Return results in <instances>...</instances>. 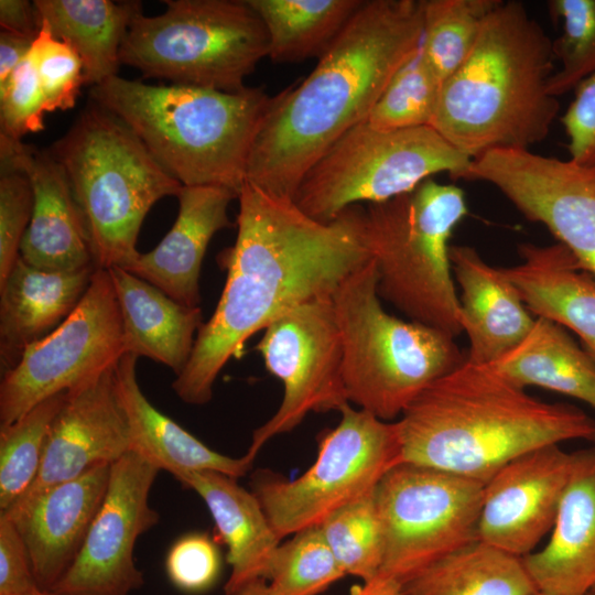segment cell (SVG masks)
<instances>
[{"label": "cell", "instance_id": "obj_1", "mask_svg": "<svg viewBox=\"0 0 595 595\" xmlns=\"http://www.w3.org/2000/svg\"><path fill=\"white\" fill-rule=\"evenodd\" d=\"M237 237L220 253L227 278L218 304L199 328L192 355L172 389L185 403L206 404L230 358L275 318L307 301L331 296L371 258L366 208L354 205L328 223L293 199L245 183L238 197Z\"/></svg>", "mask_w": 595, "mask_h": 595}, {"label": "cell", "instance_id": "obj_2", "mask_svg": "<svg viewBox=\"0 0 595 595\" xmlns=\"http://www.w3.org/2000/svg\"><path fill=\"white\" fill-rule=\"evenodd\" d=\"M422 37V0H365L315 68L272 96L250 150L246 183L294 201L307 170L367 120Z\"/></svg>", "mask_w": 595, "mask_h": 595}, {"label": "cell", "instance_id": "obj_3", "mask_svg": "<svg viewBox=\"0 0 595 595\" xmlns=\"http://www.w3.org/2000/svg\"><path fill=\"white\" fill-rule=\"evenodd\" d=\"M396 422L402 463L484 484L540 447L595 442V420L583 410L539 400L466 358L426 387Z\"/></svg>", "mask_w": 595, "mask_h": 595}, {"label": "cell", "instance_id": "obj_4", "mask_svg": "<svg viewBox=\"0 0 595 595\" xmlns=\"http://www.w3.org/2000/svg\"><path fill=\"white\" fill-rule=\"evenodd\" d=\"M552 40L521 1L498 4L462 66L442 85L431 127L475 159L495 149H530L559 113L549 93Z\"/></svg>", "mask_w": 595, "mask_h": 595}, {"label": "cell", "instance_id": "obj_5", "mask_svg": "<svg viewBox=\"0 0 595 595\" xmlns=\"http://www.w3.org/2000/svg\"><path fill=\"white\" fill-rule=\"evenodd\" d=\"M184 186L215 185L239 194L250 150L271 98L260 87L229 93L119 75L90 89Z\"/></svg>", "mask_w": 595, "mask_h": 595}, {"label": "cell", "instance_id": "obj_6", "mask_svg": "<svg viewBox=\"0 0 595 595\" xmlns=\"http://www.w3.org/2000/svg\"><path fill=\"white\" fill-rule=\"evenodd\" d=\"M63 169L99 269L126 267L151 207L182 184L117 116L93 102L50 149Z\"/></svg>", "mask_w": 595, "mask_h": 595}, {"label": "cell", "instance_id": "obj_7", "mask_svg": "<svg viewBox=\"0 0 595 595\" xmlns=\"http://www.w3.org/2000/svg\"><path fill=\"white\" fill-rule=\"evenodd\" d=\"M349 403L391 422L431 383L464 363L454 337L387 313L370 259L332 294Z\"/></svg>", "mask_w": 595, "mask_h": 595}, {"label": "cell", "instance_id": "obj_8", "mask_svg": "<svg viewBox=\"0 0 595 595\" xmlns=\"http://www.w3.org/2000/svg\"><path fill=\"white\" fill-rule=\"evenodd\" d=\"M467 214L464 191L432 178L409 193L366 207L380 298L411 321L454 338L463 327L450 240Z\"/></svg>", "mask_w": 595, "mask_h": 595}, {"label": "cell", "instance_id": "obj_9", "mask_svg": "<svg viewBox=\"0 0 595 595\" xmlns=\"http://www.w3.org/2000/svg\"><path fill=\"white\" fill-rule=\"evenodd\" d=\"M132 20L120 62L147 78L235 93L268 56L264 25L246 0H164Z\"/></svg>", "mask_w": 595, "mask_h": 595}, {"label": "cell", "instance_id": "obj_10", "mask_svg": "<svg viewBox=\"0 0 595 595\" xmlns=\"http://www.w3.org/2000/svg\"><path fill=\"white\" fill-rule=\"evenodd\" d=\"M472 160L430 126L379 130L366 120L307 170L294 202L313 219L328 223L350 206L409 193L434 174L462 178Z\"/></svg>", "mask_w": 595, "mask_h": 595}, {"label": "cell", "instance_id": "obj_11", "mask_svg": "<svg viewBox=\"0 0 595 595\" xmlns=\"http://www.w3.org/2000/svg\"><path fill=\"white\" fill-rule=\"evenodd\" d=\"M339 423L322 434L315 462L286 480L258 475L252 493L282 540L320 526L342 507L375 491L385 474L402 463L396 421L340 409Z\"/></svg>", "mask_w": 595, "mask_h": 595}, {"label": "cell", "instance_id": "obj_12", "mask_svg": "<svg viewBox=\"0 0 595 595\" xmlns=\"http://www.w3.org/2000/svg\"><path fill=\"white\" fill-rule=\"evenodd\" d=\"M484 483L400 463L375 489L382 536L376 577L402 584L445 555L478 540Z\"/></svg>", "mask_w": 595, "mask_h": 595}, {"label": "cell", "instance_id": "obj_13", "mask_svg": "<svg viewBox=\"0 0 595 595\" xmlns=\"http://www.w3.org/2000/svg\"><path fill=\"white\" fill-rule=\"evenodd\" d=\"M126 354L120 309L107 269L97 268L80 302L53 332L2 374L0 428L47 398L113 367Z\"/></svg>", "mask_w": 595, "mask_h": 595}, {"label": "cell", "instance_id": "obj_14", "mask_svg": "<svg viewBox=\"0 0 595 595\" xmlns=\"http://www.w3.org/2000/svg\"><path fill=\"white\" fill-rule=\"evenodd\" d=\"M257 350L283 385L275 413L252 433L247 454L256 458L267 442L295 429L310 412L340 411L348 404L343 349L331 296L302 303L264 329Z\"/></svg>", "mask_w": 595, "mask_h": 595}, {"label": "cell", "instance_id": "obj_15", "mask_svg": "<svg viewBox=\"0 0 595 595\" xmlns=\"http://www.w3.org/2000/svg\"><path fill=\"white\" fill-rule=\"evenodd\" d=\"M462 178L495 186L595 278V166L530 149H495L473 159Z\"/></svg>", "mask_w": 595, "mask_h": 595}, {"label": "cell", "instance_id": "obj_16", "mask_svg": "<svg viewBox=\"0 0 595 595\" xmlns=\"http://www.w3.org/2000/svg\"><path fill=\"white\" fill-rule=\"evenodd\" d=\"M160 469L130 452L110 466L104 500L85 541L51 592L60 595H130L144 584L134 562L140 536L159 522L150 491Z\"/></svg>", "mask_w": 595, "mask_h": 595}, {"label": "cell", "instance_id": "obj_17", "mask_svg": "<svg viewBox=\"0 0 595 595\" xmlns=\"http://www.w3.org/2000/svg\"><path fill=\"white\" fill-rule=\"evenodd\" d=\"M573 461L549 445L501 467L484 484L478 540L519 558L532 553L552 530Z\"/></svg>", "mask_w": 595, "mask_h": 595}, {"label": "cell", "instance_id": "obj_18", "mask_svg": "<svg viewBox=\"0 0 595 595\" xmlns=\"http://www.w3.org/2000/svg\"><path fill=\"white\" fill-rule=\"evenodd\" d=\"M130 452V426L113 366L67 391L48 429L39 476L25 495L111 465Z\"/></svg>", "mask_w": 595, "mask_h": 595}, {"label": "cell", "instance_id": "obj_19", "mask_svg": "<svg viewBox=\"0 0 595 595\" xmlns=\"http://www.w3.org/2000/svg\"><path fill=\"white\" fill-rule=\"evenodd\" d=\"M110 466L24 495L0 512L25 544L41 589L51 591L76 559L106 495Z\"/></svg>", "mask_w": 595, "mask_h": 595}, {"label": "cell", "instance_id": "obj_20", "mask_svg": "<svg viewBox=\"0 0 595 595\" xmlns=\"http://www.w3.org/2000/svg\"><path fill=\"white\" fill-rule=\"evenodd\" d=\"M0 151L26 173L33 210L20 247V258L47 271L96 267L88 232L65 173L50 151L0 136Z\"/></svg>", "mask_w": 595, "mask_h": 595}, {"label": "cell", "instance_id": "obj_21", "mask_svg": "<svg viewBox=\"0 0 595 595\" xmlns=\"http://www.w3.org/2000/svg\"><path fill=\"white\" fill-rule=\"evenodd\" d=\"M176 197L178 213L172 228L154 249L139 253L123 269L176 302L198 307L206 249L217 231L231 227L228 206L238 195L223 186L183 185Z\"/></svg>", "mask_w": 595, "mask_h": 595}, {"label": "cell", "instance_id": "obj_22", "mask_svg": "<svg viewBox=\"0 0 595 595\" xmlns=\"http://www.w3.org/2000/svg\"><path fill=\"white\" fill-rule=\"evenodd\" d=\"M551 537L522 558L538 592L589 595L595 588V447L573 453Z\"/></svg>", "mask_w": 595, "mask_h": 595}, {"label": "cell", "instance_id": "obj_23", "mask_svg": "<svg viewBox=\"0 0 595 595\" xmlns=\"http://www.w3.org/2000/svg\"><path fill=\"white\" fill-rule=\"evenodd\" d=\"M450 258L469 339L466 360L488 365L520 343L536 318L502 269L488 264L474 248L451 246Z\"/></svg>", "mask_w": 595, "mask_h": 595}, {"label": "cell", "instance_id": "obj_24", "mask_svg": "<svg viewBox=\"0 0 595 595\" xmlns=\"http://www.w3.org/2000/svg\"><path fill=\"white\" fill-rule=\"evenodd\" d=\"M97 268L47 271L20 257L0 283V365L4 374L25 348L57 328L76 309Z\"/></svg>", "mask_w": 595, "mask_h": 595}, {"label": "cell", "instance_id": "obj_25", "mask_svg": "<svg viewBox=\"0 0 595 595\" xmlns=\"http://www.w3.org/2000/svg\"><path fill=\"white\" fill-rule=\"evenodd\" d=\"M206 505L217 532L227 547L230 575L225 595H237L251 583L266 580L281 539L260 501L237 478L213 470L187 472L176 477Z\"/></svg>", "mask_w": 595, "mask_h": 595}, {"label": "cell", "instance_id": "obj_26", "mask_svg": "<svg viewBox=\"0 0 595 595\" xmlns=\"http://www.w3.org/2000/svg\"><path fill=\"white\" fill-rule=\"evenodd\" d=\"M518 251L521 262L501 269L528 310L572 329L595 360V278L559 242Z\"/></svg>", "mask_w": 595, "mask_h": 595}, {"label": "cell", "instance_id": "obj_27", "mask_svg": "<svg viewBox=\"0 0 595 595\" xmlns=\"http://www.w3.org/2000/svg\"><path fill=\"white\" fill-rule=\"evenodd\" d=\"M138 357L125 354L115 365L118 394L128 418L132 452L160 470L177 477L187 472L213 470L239 478L252 467L249 454H220L159 411L142 392L137 378Z\"/></svg>", "mask_w": 595, "mask_h": 595}, {"label": "cell", "instance_id": "obj_28", "mask_svg": "<svg viewBox=\"0 0 595 595\" xmlns=\"http://www.w3.org/2000/svg\"><path fill=\"white\" fill-rule=\"evenodd\" d=\"M107 270L120 309L126 354L150 358L176 376L181 374L204 324L201 307L176 302L123 268Z\"/></svg>", "mask_w": 595, "mask_h": 595}, {"label": "cell", "instance_id": "obj_29", "mask_svg": "<svg viewBox=\"0 0 595 595\" xmlns=\"http://www.w3.org/2000/svg\"><path fill=\"white\" fill-rule=\"evenodd\" d=\"M486 366L519 388L541 387L595 408V360L548 318L537 317L520 343Z\"/></svg>", "mask_w": 595, "mask_h": 595}, {"label": "cell", "instance_id": "obj_30", "mask_svg": "<svg viewBox=\"0 0 595 595\" xmlns=\"http://www.w3.org/2000/svg\"><path fill=\"white\" fill-rule=\"evenodd\" d=\"M41 21L55 37L78 54L85 85L96 86L116 76L120 50L134 17L141 12L137 1L35 0Z\"/></svg>", "mask_w": 595, "mask_h": 595}, {"label": "cell", "instance_id": "obj_31", "mask_svg": "<svg viewBox=\"0 0 595 595\" xmlns=\"http://www.w3.org/2000/svg\"><path fill=\"white\" fill-rule=\"evenodd\" d=\"M402 595H534L522 558L480 540L435 561L401 584Z\"/></svg>", "mask_w": 595, "mask_h": 595}, {"label": "cell", "instance_id": "obj_32", "mask_svg": "<svg viewBox=\"0 0 595 595\" xmlns=\"http://www.w3.org/2000/svg\"><path fill=\"white\" fill-rule=\"evenodd\" d=\"M268 35V57L277 63L320 58L365 0H246Z\"/></svg>", "mask_w": 595, "mask_h": 595}, {"label": "cell", "instance_id": "obj_33", "mask_svg": "<svg viewBox=\"0 0 595 595\" xmlns=\"http://www.w3.org/2000/svg\"><path fill=\"white\" fill-rule=\"evenodd\" d=\"M501 0H422L423 55L443 85L473 51Z\"/></svg>", "mask_w": 595, "mask_h": 595}, {"label": "cell", "instance_id": "obj_34", "mask_svg": "<svg viewBox=\"0 0 595 595\" xmlns=\"http://www.w3.org/2000/svg\"><path fill=\"white\" fill-rule=\"evenodd\" d=\"M66 394L52 396L14 423L0 428V512L12 507L35 483L48 429Z\"/></svg>", "mask_w": 595, "mask_h": 595}, {"label": "cell", "instance_id": "obj_35", "mask_svg": "<svg viewBox=\"0 0 595 595\" xmlns=\"http://www.w3.org/2000/svg\"><path fill=\"white\" fill-rule=\"evenodd\" d=\"M345 575L315 526L278 545L266 581L271 595H318Z\"/></svg>", "mask_w": 595, "mask_h": 595}, {"label": "cell", "instance_id": "obj_36", "mask_svg": "<svg viewBox=\"0 0 595 595\" xmlns=\"http://www.w3.org/2000/svg\"><path fill=\"white\" fill-rule=\"evenodd\" d=\"M320 528L346 575L364 583L376 578L382 562V536L375 491L336 510Z\"/></svg>", "mask_w": 595, "mask_h": 595}, {"label": "cell", "instance_id": "obj_37", "mask_svg": "<svg viewBox=\"0 0 595 595\" xmlns=\"http://www.w3.org/2000/svg\"><path fill=\"white\" fill-rule=\"evenodd\" d=\"M441 87L420 45L393 74L367 122L379 130L431 127Z\"/></svg>", "mask_w": 595, "mask_h": 595}, {"label": "cell", "instance_id": "obj_38", "mask_svg": "<svg viewBox=\"0 0 595 595\" xmlns=\"http://www.w3.org/2000/svg\"><path fill=\"white\" fill-rule=\"evenodd\" d=\"M561 34L552 40L559 67L549 79V93L559 97L595 74V0H549Z\"/></svg>", "mask_w": 595, "mask_h": 595}, {"label": "cell", "instance_id": "obj_39", "mask_svg": "<svg viewBox=\"0 0 595 595\" xmlns=\"http://www.w3.org/2000/svg\"><path fill=\"white\" fill-rule=\"evenodd\" d=\"M31 52L46 112L73 108L80 87L85 85L84 67L78 54L66 42L55 37L44 22Z\"/></svg>", "mask_w": 595, "mask_h": 595}, {"label": "cell", "instance_id": "obj_40", "mask_svg": "<svg viewBox=\"0 0 595 595\" xmlns=\"http://www.w3.org/2000/svg\"><path fill=\"white\" fill-rule=\"evenodd\" d=\"M33 210V190L26 173L0 151V283L20 257Z\"/></svg>", "mask_w": 595, "mask_h": 595}, {"label": "cell", "instance_id": "obj_41", "mask_svg": "<svg viewBox=\"0 0 595 595\" xmlns=\"http://www.w3.org/2000/svg\"><path fill=\"white\" fill-rule=\"evenodd\" d=\"M45 112L44 96L30 51L8 80L0 85V136L22 141L26 133L44 128Z\"/></svg>", "mask_w": 595, "mask_h": 595}, {"label": "cell", "instance_id": "obj_42", "mask_svg": "<svg viewBox=\"0 0 595 595\" xmlns=\"http://www.w3.org/2000/svg\"><path fill=\"white\" fill-rule=\"evenodd\" d=\"M170 582L180 591L198 594L217 582L221 555L216 540L202 532H190L176 539L164 561Z\"/></svg>", "mask_w": 595, "mask_h": 595}, {"label": "cell", "instance_id": "obj_43", "mask_svg": "<svg viewBox=\"0 0 595 595\" xmlns=\"http://www.w3.org/2000/svg\"><path fill=\"white\" fill-rule=\"evenodd\" d=\"M561 122L569 140L570 159L595 166V74L575 88Z\"/></svg>", "mask_w": 595, "mask_h": 595}, {"label": "cell", "instance_id": "obj_44", "mask_svg": "<svg viewBox=\"0 0 595 595\" xmlns=\"http://www.w3.org/2000/svg\"><path fill=\"white\" fill-rule=\"evenodd\" d=\"M25 544L10 519L0 513V595H37Z\"/></svg>", "mask_w": 595, "mask_h": 595}, {"label": "cell", "instance_id": "obj_45", "mask_svg": "<svg viewBox=\"0 0 595 595\" xmlns=\"http://www.w3.org/2000/svg\"><path fill=\"white\" fill-rule=\"evenodd\" d=\"M2 31L35 40L42 21L34 2L28 0H0Z\"/></svg>", "mask_w": 595, "mask_h": 595}, {"label": "cell", "instance_id": "obj_46", "mask_svg": "<svg viewBox=\"0 0 595 595\" xmlns=\"http://www.w3.org/2000/svg\"><path fill=\"white\" fill-rule=\"evenodd\" d=\"M34 40L8 31L0 32V85L4 84L29 55Z\"/></svg>", "mask_w": 595, "mask_h": 595}, {"label": "cell", "instance_id": "obj_47", "mask_svg": "<svg viewBox=\"0 0 595 595\" xmlns=\"http://www.w3.org/2000/svg\"><path fill=\"white\" fill-rule=\"evenodd\" d=\"M349 595H402L401 584L396 581L376 577L370 582L353 587Z\"/></svg>", "mask_w": 595, "mask_h": 595}, {"label": "cell", "instance_id": "obj_48", "mask_svg": "<svg viewBox=\"0 0 595 595\" xmlns=\"http://www.w3.org/2000/svg\"><path fill=\"white\" fill-rule=\"evenodd\" d=\"M237 595H271L268 582L266 580H259L247 587H245L242 591H240Z\"/></svg>", "mask_w": 595, "mask_h": 595}, {"label": "cell", "instance_id": "obj_49", "mask_svg": "<svg viewBox=\"0 0 595 595\" xmlns=\"http://www.w3.org/2000/svg\"><path fill=\"white\" fill-rule=\"evenodd\" d=\"M37 595H60V594L53 593V592H51V591H42V592L39 593Z\"/></svg>", "mask_w": 595, "mask_h": 595}, {"label": "cell", "instance_id": "obj_50", "mask_svg": "<svg viewBox=\"0 0 595 595\" xmlns=\"http://www.w3.org/2000/svg\"><path fill=\"white\" fill-rule=\"evenodd\" d=\"M534 595H547V594H543V593H541V592H538V593H536Z\"/></svg>", "mask_w": 595, "mask_h": 595}, {"label": "cell", "instance_id": "obj_51", "mask_svg": "<svg viewBox=\"0 0 595 595\" xmlns=\"http://www.w3.org/2000/svg\"><path fill=\"white\" fill-rule=\"evenodd\" d=\"M589 595H595V588L593 589V592Z\"/></svg>", "mask_w": 595, "mask_h": 595}]
</instances>
